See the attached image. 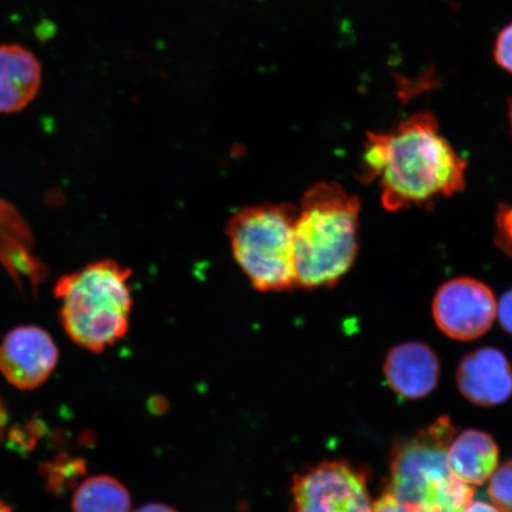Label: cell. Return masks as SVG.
Wrapping results in <instances>:
<instances>
[{
  "label": "cell",
  "instance_id": "1",
  "mask_svg": "<svg viewBox=\"0 0 512 512\" xmlns=\"http://www.w3.org/2000/svg\"><path fill=\"white\" fill-rule=\"evenodd\" d=\"M361 181H379L383 207H427L465 189L466 160L441 136L430 111L414 113L388 132L368 134Z\"/></svg>",
  "mask_w": 512,
  "mask_h": 512
},
{
  "label": "cell",
  "instance_id": "2",
  "mask_svg": "<svg viewBox=\"0 0 512 512\" xmlns=\"http://www.w3.org/2000/svg\"><path fill=\"white\" fill-rule=\"evenodd\" d=\"M360 198L336 182L305 191L294 226L297 287H334L354 266L360 245Z\"/></svg>",
  "mask_w": 512,
  "mask_h": 512
},
{
  "label": "cell",
  "instance_id": "3",
  "mask_svg": "<svg viewBox=\"0 0 512 512\" xmlns=\"http://www.w3.org/2000/svg\"><path fill=\"white\" fill-rule=\"evenodd\" d=\"M131 275L119 262L101 260L57 281L61 324L79 347L101 352L126 336L133 307Z\"/></svg>",
  "mask_w": 512,
  "mask_h": 512
},
{
  "label": "cell",
  "instance_id": "4",
  "mask_svg": "<svg viewBox=\"0 0 512 512\" xmlns=\"http://www.w3.org/2000/svg\"><path fill=\"white\" fill-rule=\"evenodd\" d=\"M457 432L448 416H440L395 444L386 490L420 512H463L475 489L454 476L447 464L448 446Z\"/></svg>",
  "mask_w": 512,
  "mask_h": 512
},
{
  "label": "cell",
  "instance_id": "5",
  "mask_svg": "<svg viewBox=\"0 0 512 512\" xmlns=\"http://www.w3.org/2000/svg\"><path fill=\"white\" fill-rule=\"evenodd\" d=\"M298 207L265 203L242 208L230 217L227 234L236 262L259 292L297 287L294 226Z\"/></svg>",
  "mask_w": 512,
  "mask_h": 512
},
{
  "label": "cell",
  "instance_id": "6",
  "mask_svg": "<svg viewBox=\"0 0 512 512\" xmlns=\"http://www.w3.org/2000/svg\"><path fill=\"white\" fill-rule=\"evenodd\" d=\"M369 471L347 460H324L293 476L290 512H370Z\"/></svg>",
  "mask_w": 512,
  "mask_h": 512
},
{
  "label": "cell",
  "instance_id": "7",
  "mask_svg": "<svg viewBox=\"0 0 512 512\" xmlns=\"http://www.w3.org/2000/svg\"><path fill=\"white\" fill-rule=\"evenodd\" d=\"M435 324L454 341H475L486 334L497 318V300L483 281L469 277L448 280L435 293Z\"/></svg>",
  "mask_w": 512,
  "mask_h": 512
},
{
  "label": "cell",
  "instance_id": "8",
  "mask_svg": "<svg viewBox=\"0 0 512 512\" xmlns=\"http://www.w3.org/2000/svg\"><path fill=\"white\" fill-rule=\"evenodd\" d=\"M59 363V349L49 332L36 325L12 329L0 343V374L21 390L41 387Z\"/></svg>",
  "mask_w": 512,
  "mask_h": 512
},
{
  "label": "cell",
  "instance_id": "9",
  "mask_svg": "<svg viewBox=\"0 0 512 512\" xmlns=\"http://www.w3.org/2000/svg\"><path fill=\"white\" fill-rule=\"evenodd\" d=\"M456 379L459 392L479 407L501 406L512 396V366L496 348H479L464 356Z\"/></svg>",
  "mask_w": 512,
  "mask_h": 512
},
{
  "label": "cell",
  "instance_id": "10",
  "mask_svg": "<svg viewBox=\"0 0 512 512\" xmlns=\"http://www.w3.org/2000/svg\"><path fill=\"white\" fill-rule=\"evenodd\" d=\"M383 373L390 389L400 398L420 400L437 388L440 361L434 350L421 342H405L388 352Z\"/></svg>",
  "mask_w": 512,
  "mask_h": 512
},
{
  "label": "cell",
  "instance_id": "11",
  "mask_svg": "<svg viewBox=\"0 0 512 512\" xmlns=\"http://www.w3.org/2000/svg\"><path fill=\"white\" fill-rule=\"evenodd\" d=\"M42 80V63L31 50L0 44V114L24 111L40 93Z\"/></svg>",
  "mask_w": 512,
  "mask_h": 512
},
{
  "label": "cell",
  "instance_id": "12",
  "mask_svg": "<svg viewBox=\"0 0 512 512\" xmlns=\"http://www.w3.org/2000/svg\"><path fill=\"white\" fill-rule=\"evenodd\" d=\"M498 460V445L486 432L466 430L448 446V467L454 476L469 485L488 482L497 470Z\"/></svg>",
  "mask_w": 512,
  "mask_h": 512
},
{
  "label": "cell",
  "instance_id": "13",
  "mask_svg": "<svg viewBox=\"0 0 512 512\" xmlns=\"http://www.w3.org/2000/svg\"><path fill=\"white\" fill-rule=\"evenodd\" d=\"M126 486L111 476L89 477L76 490L73 512H131Z\"/></svg>",
  "mask_w": 512,
  "mask_h": 512
},
{
  "label": "cell",
  "instance_id": "14",
  "mask_svg": "<svg viewBox=\"0 0 512 512\" xmlns=\"http://www.w3.org/2000/svg\"><path fill=\"white\" fill-rule=\"evenodd\" d=\"M489 495L496 508L512 512V460L499 467L492 476Z\"/></svg>",
  "mask_w": 512,
  "mask_h": 512
},
{
  "label": "cell",
  "instance_id": "15",
  "mask_svg": "<svg viewBox=\"0 0 512 512\" xmlns=\"http://www.w3.org/2000/svg\"><path fill=\"white\" fill-rule=\"evenodd\" d=\"M494 59L499 67L512 74V22L499 31L494 47Z\"/></svg>",
  "mask_w": 512,
  "mask_h": 512
},
{
  "label": "cell",
  "instance_id": "16",
  "mask_svg": "<svg viewBox=\"0 0 512 512\" xmlns=\"http://www.w3.org/2000/svg\"><path fill=\"white\" fill-rule=\"evenodd\" d=\"M370 512H408V509L405 503L386 490L381 497L371 503Z\"/></svg>",
  "mask_w": 512,
  "mask_h": 512
},
{
  "label": "cell",
  "instance_id": "17",
  "mask_svg": "<svg viewBox=\"0 0 512 512\" xmlns=\"http://www.w3.org/2000/svg\"><path fill=\"white\" fill-rule=\"evenodd\" d=\"M497 318L504 331L512 335V288L497 303Z\"/></svg>",
  "mask_w": 512,
  "mask_h": 512
},
{
  "label": "cell",
  "instance_id": "18",
  "mask_svg": "<svg viewBox=\"0 0 512 512\" xmlns=\"http://www.w3.org/2000/svg\"><path fill=\"white\" fill-rule=\"evenodd\" d=\"M463 512H502L498 508L485 502H471Z\"/></svg>",
  "mask_w": 512,
  "mask_h": 512
},
{
  "label": "cell",
  "instance_id": "19",
  "mask_svg": "<svg viewBox=\"0 0 512 512\" xmlns=\"http://www.w3.org/2000/svg\"><path fill=\"white\" fill-rule=\"evenodd\" d=\"M134 512H178L174 508L169 507V505L166 504H160V503H149L143 505V507H140Z\"/></svg>",
  "mask_w": 512,
  "mask_h": 512
},
{
  "label": "cell",
  "instance_id": "20",
  "mask_svg": "<svg viewBox=\"0 0 512 512\" xmlns=\"http://www.w3.org/2000/svg\"><path fill=\"white\" fill-rule=\"evenodd\" d=\"M6 424H8V413H6L5 406L2 400H0V438L3 437Z\"/></svg>",
  "mask_w": 512,
  "mask_h": 512
},
{
  "label": "cell",
  "instance_id": "21",
  "mask_svg": "<svg viewBox=\"0 0 512 512\" xmlns=\"http://www.w3.org/2000/svg\"><path fill=\"white\" fill-rule=\"evenodd\" d=\"M0 512H12L11 509L6 505L2 499H0Z\"/></svg>",
  "mask_w": 512,
  "mask_h": 512
},
{
  "label": "cell",
  "instance_id": "22",
  "mask_svg": "<svg viewBox=\"0 0 512 512\" xmlns=\"http://www.w3.org/2000/svg\"><path fill=\"white\" fill-rule=\"evenodd\" d=\"M509 119H510L511 131H512V102H511L510 110H509Z\"/></svg>",
  "mask_w": 512,
  "mask_h": 512
}]
</instances>
